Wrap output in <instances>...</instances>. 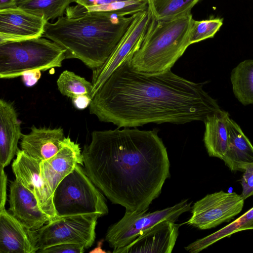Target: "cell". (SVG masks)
Masks as SVG:
<instances>
[{
  "label": "cell",
  "mask_w": 253,
  "mask_h": 253,
  "mask_svg": "<svg viewBox=\"0 0 253 253\" xmlns=\"http://www.w3.org/2000/svg\"><path fill=\"white\" fill-rule=\"evenodd\" d=\"M130 56L112 73L91 101L89 113L99 121L119 128L149 123L184 124L204 122L221 109L203 84L186 80L171 70L155 75L139 73L131 67Z\"/></svg>",
  "instance_id": "6da1fadb"
},
{
  "label": "cell",
  "mask_w": 253,
  "mask_h": 253,
  "mask_svg": "<svg viewBox=\"0 0 253 253\" xmlns=\"http://www.w3.org/2000/svg\"><path fill=\"white\" fill-rule=\"evenodd\" d=\"M158 132L135 127L93 131L82 152L89 178L126 211H148L169 176L168 154Z\"/></svg>",
  "instance_id": "7a4b0ae2"
},
{
  "label": "cell",
  "mask_w": 253,
  "mask_h": 253,
  "mask_svg": "<svg viewBox=\"0 0 253 253\" xmlns=\"http://www.w3.org/2000/svg\"><path fill=\"white\" fill-rule=\"evenodd\" d=\"M135 14L93 11L74 18L62 16L54 23L47 22L42 37L65 49L66 59H79L93 70L108 58Z\"/></svg>",
  "instance_id": "3957f363"
},
{
  "label": "cell",
  "mask_w": 253,
  "mask_h": 253,
  "mask_svg": "<svg viewBox=\"0 0 253 253\" xmlns=\"http://www.w3.org/2000/svg\"><path fill=\"white\" fill-rule=\"evenodd\" d=\"M193 19L191 13L169 20L152 17L139 47L130 56L132 68L147 75L171 70L191 45L189 35Z\"/></svg>",
  "instance_id": "277c9868"
},
{
  "label": "cell",
  "mask_w": 253,
  "mask_h": 253,
  "mask_svg": "<svg viewBox=\"0 0 253 253\" xmlns=\"http://www.w3.org/2000/svg\"><path fill=\"white\" fill-rule=\"evenodd\" d=\"M66 50L41 37L0 44V78L9 79L31 71L60 67Z\"/></svg>",
  "instance_id": "5b68a950"
},
{
  "label": "cell",
  "mask_w": 253,
  "mask_h": 253,
  "mask_svg": "<svg viewBox=\"0 0 253 253\" xmlns=\"http://www.w3.org/2000/svg\"><path fill=\"white\" fill-rule=\"evenodd\" d=\"M77 165L59 183L53 194L58 216L108 213L104 196L89 178L84 169Z\"/></svg>",
  "instance_id": "8992f818"
},
{
  "label": "cell",
  "mask_w": 253,
  "mask_h": 253,
  "mask_svg": "<svg viewBox=\"0 0 253 253\" xmlns=\"http://www.w3.org/2000/svg\"><path fill=\"white\" fill-rule=\"evenodd\" d=\"M96 214L58 216L34 231L38 250L62 243H77L90 247L95 241ZM38 252V251H37Z\"/></svg>",
  "instance_id": "52a82bcc"
},
{
  "label": "cell",
  "mask_w": 253,
  "mask_h": 253,
  "mask_svg": "<svg viewBox=\"0 0 253 253\" xmlns=\"http://www.w3.org/2000/svg\"><path fill=\"white\" fill-rule=\"evenodd\" d=\"M188 201L183 200L172 207L152 212L126 211L123 218L108 228L105 240L114 250L125 247L158 222L164 220L175 222L181 214L191 209V203Z\"/></svg>",
  "instance_id": "ba28073f"
},
{
  "label": "cell",
  "mask_w": 253,
  "mask_h": 253,
  "mask_svg": "<svg viewBox=\"0 0 253 253\" xmlns=\"http://www.w3.org/2000/svg\"><path fill=\"white\" fill-rule=\"evenodd\" d=\"M244 201L235 192L220 191L208 194L194 203L192 216L185 223L200 230L215 227L233 219L242 211Z\"/></svg>",
  "instance_id": "9c48e42d"
},
{
  "label": "cell",
  "mask_w": 253,
  "mask_h": 253,
  "mask_svg": "<svg viewBox=\"0 0 253 253\" xmlns=\"http://www.w3.org/2000/svg\"><path fill=\"white\" fill-rule=\"evenodd\" d=\"M151 19L152 15L148 8L136 13L126 33L105 62L92 70V98L116 69L139 47Z\"/></svg>",
  "instance_id": "30bf717a"
},
{
  "label": "cell",
  "mask_w": 253,
  "mask_h": 253,
  "mask_svg": "<svg viewBox=\"0 0 253 253\" xmlns=\"http://www.w3.org/2000/svg\"><path fill=\"white\" fill-rule=\"evenodd\" d=\"M41 162L18 150L12 169L16 179L34 194L40 208L51 221L58 216L53 205V194L41 176Z\"/></svg>",
  "instance_id": "8fae6325"
},
{
  "label": "cell",
  "mask_w": 253,
  "mask_h": 253,
  "mask_svg": "<svg viewBox=\"0 0 253 253\" xmlns=\"http://www.w3.org/2000/svg\"><path fill=\"white\" fill-rule=\"evenodd\" d=\"M47 22L18 7L0 10V44L42 37Z\"/></svg>",
  "instance_id": "7c38bea8"
},
{
  "label": "cell",
  "mask_w": 253,
  "mask_h": 253,
  "mask_svg": "<svg viewBox=\"0 0 253 253\" xmlns=\"http://www.w3.org/2000/svg\"><path fill=\"white\" fill-rule=\"evenodd\" d=\"M181 224L164 220L142 233L128 245L114 249V253H171Z\"/></svg>",
  "instance_id": "4fadbf2b"
},
{
  "label": "cell",
  "mask_w": 253,
  "mask_h": 253,
  "mask_svg": "<svg viewBox=\"0 0 253 253\" xmlns=\"http://www.w3.org/2000/svg\"><path fill=\"white\" fill-rule=\"evenodd\" d=\"M77 165H84L81 148L79 144L69 137L55 155L41 162V176L52 194L61 181Z\"/></svg>",
  "instance_id": "5bb4252c"
},
{
  "label": "cell",
  "mask_w": 253,
  "mask_h": 253,
  "mask_svg": "<svg viewBox=\"0 0 253 253\" xmlns=\"http://www.w3.org/2000/svg\"><path fill=\"white\" fill-rule=\"evenodd\" d=\"M9 198L11 214L28 229L37 230L50 221L34 194L16 178L10 184Z\"/></svg>",
  "instance_id": "9a60e30c"
},
{
  "label": "cell",
  "mask_w": 253,
  "mask_h": 253,
  "mask_svg": "<svg viewBox=\"0 0 253 253\" xmlns=\"http://www.w3.org/2000/svg\"><path fill=\"white\" fill-rule=\"evenodd\" d=\"M34 231L28 229L5 209L0 210V253H35Z\"/></svg>",
  "instance_id": "2e32d148"
},
{
  "label": "cell",
  "mask_w": 253,
  "mask_h": 253,
  "mask_svg": "<svg viewBox=\"0 0 253 253\" xmlns=\"http://www.w3.org/2000/svg\"><path fill=\"white\" fill-rule=\"evenodd\" d=\"M66 140L62 128L51 129L33 126L31 131L22 134L21 150L27 156L42 161L55 155Z\"/></svg>",
  "instance_id": "e0dca14e"
},
{
  "label": "cell",
  "mask_w": 253,
  "mask_h": 253,
  "mask_svg": "<svg viewBox=\"0 0 253 253\" xmlns=\"http://www.w3.org/2000/svg\"><path fill=\"white\" fill-rule=\"evenodd\" d=\"M21 124L13 105L0 100V168H4L11 162L19 150L21 138Z\"/></svg>",
  "instance_id": "ac0fdd59"
},
{
  "label": "cell",
  "mask_w": 253,
  "mask_h": 253,
  "mask_svg": "<svg viewBox=\"0 0 253 253\" xmlns=\"http://www.w3.org/2000/svg\"><path fill=\"white\" fill-rule=\"evenodd\" d=\"M69 6L66 16L74 18L85 12H113L123 16L132 15L147 8L146 0H76Z\"/></svg>",
  "instance_id": "d6986e66"
},
{
  "label": "cell",
  "mask_w": 253,
  "mask_h": 253,
  "mask_svg": "<svg viewBox=\"0 0 253 253\" xmlns=\"http://www.w3.org/2000/svg\"><path fill=\"white\" fill-rule=\"evenodd\" d=\"M228 145L222 159L232 171H243L247 164L253 162V145L240 126L230 117L228 121Z\"/></svg>",
  "instance_id": "ffe728a7"
},
{
  "label": "cell",
  "mask_w": 253,
  "mask_h": 253,
  "mask_svg": "<svg viewBox=\"0 0 253 253\" xmlns=\"http://www.w3.org/2000/svg\"><path fill=\"white\" fill-rule=\"evenodd\" d=\"M228 113L220 110L209 115L204 121V142L210 157L222 160L228 148Z\"/></svg>",
  "instance_id": "44dd1931"
},
{
  "label": "cell",
  "mask_w": 253,
  "mask_h": 253,
  "mask_svg": "<svg viewBox=\"0 0 253 253\" xmlns=\"http://www.w3.org/2000/svg\"><path fill=\"white\" fill-rule=\"evenodd\" d=\"M253 229V207L238 218L217 231L199 239L185 249L190 253H198L219 240L239 231Z\"/></svg>",
  "instance_id": "7402d4cb"
},
{
  "label": "cell",
  "mask_w": 253,
  "mask_h": 253,
  "mask_svg": "<svg viewBox=\"0 0 253 253\" xmlns=\"http://www.w3.org/2000/svg\"><path fill=\"white\" fill-rule=\"evenodd\" d=\"M230 80L238 100L245 106L253 104V60L239 63L232 70Z\"/></svg>",
  "instance_id": "603a6c76"
},
{
  "label": "cell",
  "mask_w": 253,
  "mask_h": 253,
  "mask_svg": "<svg viewBox=\"0 0 253 253\" xmlns=\"http://www.w3.org/2000/svg\"><path fill=\"white\" fill-rule=\"evenodd\" d=\"M200 0H146L152 17L157 20H169L191 13Z\"/></svg>",
  "instance_id": "cb8c5ba5"
},
{
  "label": "cell",
  "mask_w": 253,
  "mask_h": 253,
  "mask_svg": "<svg viewBox=\"0 0 253 253\" xmlns=\"http://www.w3.org/2000/svg\"><path fill=\"white\" fill-rule=\"evenodd\" d=\"M76 0H19L18 7L46 21L63 16L70 4Z\"/></svg>",
  "instance_id": "d4e9b609"
},
{
  "label": "cell",
  "mask_w": 253,
  "mask_h": 253,
  "mask_svg": "<svg viewBox=\"0 0 253 253\" xmlns=\"http://www.w3.org/2000/svg\"><path fill=\"white\" fill-rule=\"evenodd\" d=\"M57 85L62 95L71 99L80 96H88L92 98V83L73 72L64 71L57 80Z\"/></svg>",
  "instance_id": "484cf974"
},
{
  "label": "cell",
  "mask_w": 253,
  "mask_h": 253,
  "mask_svg": "<svg viewBox=\"0 0 253 253\" xmlns=\"http://www.w3.org/2000/svg\"><path fill=\"white\" fill-rule=\"evenodd\" d=\"M223 21L220 18L201 21L193 19L189 35L190 44L213 38L222 26Z\"/></svg>",
  "instance_id": "4316f807"
},
{
  "label": "cell",
  "mask_w": 253,
  "mask_h": 253,
  "mask_svg": "<svg viewBox=\"0 0 253 253\" xmlns=\"http://www.w3.org/2000/svg\"><path fill=\"white\" fill-rule=\"evenodd\" d=\"M243 174L240 179L242 191L241 196L244 200L253 196V162L245 165Z\"/></svg>",
  "instance_id": "83f0119b"
},
{
  "label": "cell",
  "mask_w": 253,
  "mask_h": 253,
  "mask_svg": "<svg viewBox=\"0 0 253 253\" xmlns=\"http://www.w3.org/2000/svg\"><path fill=\"white\" fill-rule=\"evenodd\" d=\"M85 249L84 246L77 243H62L53 245L44 249L39 250L37 253H83Z\"/></svg>",
  "instance_id": "f1b7e54d"
},
{
  "label": "cell",
  "mask_w": 253,
  "mask_h": 253,
  "mask_svg": "<svg viewBox=\"0 0 253 253\" xmlns=\"http://www.w3.org/2000/svg\"><path fill=\"white\" fill-rule=\"evenodd\" d=\"M0 169V210L5 208V204L6 200V186L7 178L4 171V168Z\"/></svg>",
  "instance_id": "f546056e"
},
{
  "label": "cell",
  "mask_w": 253,
  "mask_h": 253,
  "mask_svg": "<svg viewBox=\"0 0 253 253\" xmlns=\"http://www.w3.org/2000/svg\"><path fill=\"white\" fill-rule=\"evenodd\" d=\"M92 98L88 96H80L72 99L75 107L78 109H84L89 106Z\"/></svg>",
  "instance_id": "4dcf8cb0"
},
{
  "label": "cell",
  "mask_w": 253,
  "mask_h": 253,
  "mask_svg": "<svg viewBox=\"0 0 253 253\" xmlns=\"http://www.w3.org/2000/svg\"><path fill=\"white\" fill-rule=\"evenodd\" d=\"M41 71H31L26 73L23 77V81L28 86L33 85L41 77Z\"/></svg>",
  "instance_id": "1f68e13d"
},
{
  "label": "cell",
  "mask_w": 253,
  "mask_h": 253,
  "mask_svg": "<svg viewBox=\"0 0 253 253\" xmlns=\"http://www.w3.org/2000/svg\"><path fill=\"white\" fill-rule=\"evenodd\" d=\"M18 7L16 0H0V10Z\"/></svg>",
  "instance_id": "d6a6232c"
},
{
  "label": "cell",
  "mask_w": 253,
  "mask_h": 253,
  "mask_svg": "<svg viewBox=\"0 0 253 253\" xmlns=\"http://www.w3.org/2000/svg\"><path fill=\"white\" fill-rule=\"evenodd\" d=\"M16 0L18 1V0Z\"/></svg>",
  "instance_id": "836d02e7"
}]
</instances>
